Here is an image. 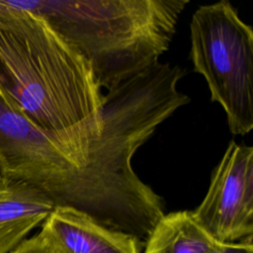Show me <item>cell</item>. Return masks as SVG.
<instances>
[{"label":"cell","instance_id":"1","mask_svg":"<svg viewBox=\"0 0 253 253\" xmlns=\"http://www.w3.org/2000/svg\"><path fill=\"white\" fill-rule=\"evenodd\" d=\"M0 95L77 167L129 166L149 138L130 109L108 102L89 61L41 17L0 0Z\"/></svg>","mask_w":253,"mask_h":253},{"label":"cell","instance_id":"2","mask_svg":"<svg viewBox=\"0 0 253 253\" xmlns=\"http://www.w3.org/2000/svg\"><path fill=\"white\" fill-rule=\"evenodd\" d=\"M31 12L70 42L111 91L169 48L188 0H2Z\"/></svg>","mask_w":253,"mask_h":253},{"label":"cell","instance_id":"3","mask_svg":"<svg viewBox=\"0 0 253 253\" xmlns=\"http://www.w3.org/2000/svg\"><path fill=\"white\" fill-rule=\"evenodd\" d=\"M190 58L223 109L229 130L253 128V30L228 1L201 5L190 24Z\"/></svg>","mask_w":253,"mask_h":253},{"label":"cell","instance_id":"4","mask_svg":"<svg viewBox=\"0 0 253 253\" xmlns=\"http://www.w3.org/2000/svg\"><path fill=\"white\" fill-rule=\"evenodd\" d=\"M198 224L220 243L253 234V147L229 141L214 168L208 193L192 211Z\"/></svg>","mask_w":253,"mask_h":253},{"label":"cell","instance_id":"5","mask_svg":"<svg viewBox=\"0 0 253 253\" xmlns=\"http://www.w3.org/2000/svg\"><path fill=\"white\" fill-rule=\"evenodd\" d=\"M58 253H140L134 237L109 229L70 208L56 207L40 231Z\"/></svg>","mask_w":253,"mask_h":253},{"label":"cell","instance_id":"6","mask_svg":"<svg viewBox=\"0 0 253 253\" xmlns=\"http://www.w3.org/2000/svg\"><path fill=\"white\" fill-rule=\"evenodd\" d=\"M54 208L38 189L24 183L0 180V253L15 250Z\"/></svg>","mask_w":253,"mask_h":253},{"label":"cell","instance_id":"7","mask_svg":"<svg viewBox=\"0 0 253 253\" xmlns=\"http://www.w3.org/2000/svg\"><path fill=\"white\" fill-rule=\"evenodd\" d=\"M218 243L193 217L192 211L164 214L147 240L143 253H207Z\"/></svg>","mask_w":253,"mask_h":253},{"label":"cell","instance_id":"8","mask_svg":"<svg viewBox=\"0 0 253 253\" xmlns=\"http://www.w3.org/2000/svg\"><path fill=\"white\" fill-rule=\"evenodd\" d=\"M10 253H58L52 244L41 233L24 240Z\"/></svg>","mask_w":253,"mask_h":253},{"label":"cell","instance_id":"9","mask_svg":"<svg viewBox=\"0 0 253 253\" xmlns=\"http://www.w3.org/2000/svg\"><path fill=\"white\" fill-rule=\"evenodd\" d=\"M207 253H253L252 238L232 243H218Z\"/></svg>","mask_w":253,"mask_h":253}]
</instances>
